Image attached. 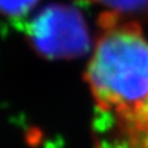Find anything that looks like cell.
Returning a JSON list of instances; mask_svg holds the SVG:
<instances>
[{"label": "cell", "mask_w": 148, "mask_h": 148, "mask_svg": "<svg viewBox=\"0 0 148 148\" xmlns=\"http://www.w3.org/2000/svg\"><path fill=\"white\" fill-rule=\"evenodd\" d=\"M99 27L85 80L101 112L136 128L148 119V41L136 21L115 11L101 14Z\"/></svg>", "instance_id": "cell-1"}, {"label": "cell", "mask_w": 148, "mask_h": 148, "mask_svg": "<svg viewBox=\"0 0 148 148\" xmlns=\"http://www.w3.org/2000/svg\"><path fill=\"white\" fill-rule=\"evenodd\" d=\"M38 0H0V14L6 17H21L32 10Z\"/></svg>", "instance_id": "cell-4"}, {"label": "cell", "mask_w": 148, "mask_h": 148, "mask_svg": "<svg viewBox=\"0 0 148 148\" xmlns=\"http://www.w3.org/2000/svg\"><path fill=\"white\" fill-rule=\"evenodd\" d=\"M96 3L110 11H115L123 16H141L148 14V0H84Z\"/></svg>", "instance_id": "cell-3"}, {"label": "cell", "mask_w": 148, "mask_h": 148, "mask_svg": "<svg viewBox=\"0 0 148 148\" xmlns=\"http://www.w3.org/2000/svg\"><path fill=\"white\" fill-rule=\"evenodd\" d=\"M31 48L46 59H77L90 49L89 29L78 9L64 4L45 6L26 30Z\"/></svg>", "instance_id": "cell-2"}]
</instances>
